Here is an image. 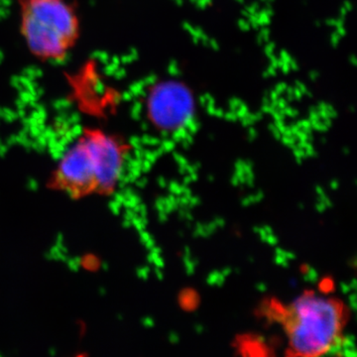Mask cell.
<instances>
[{
	"instance_id": "1",
	"label": "cell",
	"mask_w": 357,
	"mask_h": 357,
	"mask_svg": "<svg viewBox=\"0 0 357 357\" xmlns=\"http://www.w3.org/2000/svg\"><path fill=\"white\" fill-rule=\"evenodd\" d=\"M117 135L84 129L66 149L49 180V188L72 199L109 196L116 189L128 155Z\"/></svg>"
},
{
	"instance_id": "2",
	"label": "cell",
	"mask_w": 357,
	"mask_h": 357,
	"mask_svg": "<svg viewBox=\"0 0 357 357\" xmlns=\"http://www.w3.org/2000/svg\"><path fill=\"white\" fill-rule=\"evenodd\" d=\"M282 321L292 356H325L340 344L347 323V312L340 300L324 294L307 292L282 311Z\"/></svg>"
},
{
	"instance_id": "3",
	"label": "cell",
	"mask_w": 357,
	"mask_h": 357,
	"mask_svg": "<svg viewBox=\"0 0 357 357\" xmlns=\"http://www.w3.org/2000/svg\"><path fill=\"white\" fill-rule=\"evenodd\" d=\"M23 39L33 55L62 60L79 37V20L69 0H20Z\"/></svg>"
},
{
	"instance_id": "4",
	"label": "cell",
	"mask_w": 357,
	"mask_h": 357,
	"mask_svg": "<svg viewBox=\"0 0 357 357\" xmlns=\"http://www.w3.org/2000/svg\"><path fill=\"white\" fill-rule=\"evenodd\" d=\"M196 109L191 89L178 79L159 81L150 86L144 98L148 121L164 134H177L189 128Z\"/></svg>"
}]
</instances>
